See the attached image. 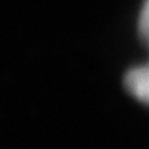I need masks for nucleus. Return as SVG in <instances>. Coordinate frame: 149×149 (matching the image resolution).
Wrapping results in <instances>:
<instances>
[{
	"instance_id": "nucleus-1",
	"label": "nucleus",
	"mask_w": 149,
	"mask_h": 149,
	"mask_svg": "<svg viewBox=\"0 0 149 149\" xmlns=\"http://www.w3.org/2000/svg\"><path fill=\"white\" fill-rule=\"evenodd\" d=\"M124 85L138 100L149 104V65L131 70L124 78Z\"/></svg>"
},
{
	"instance_id": "nucleus-2",
	"label": "nucleus",
	"mask_w": 149,
	"mask_h": 149,
	"mask_svg": "<svg viewBox=\"0 0 149 149\" xmlns=\"http://www.w3.org/2000/svg\"><path fill=\"white\" fill-rule=\"evenodd\" d=\"M139 27H141V32L149 37V0H146V3L143 7L141 18H139Z\"/></svg>"
}]
</instances>
